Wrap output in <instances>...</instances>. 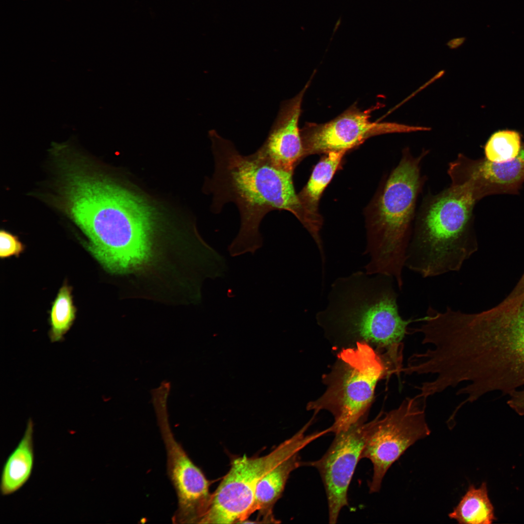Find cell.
<instances>
[{"label":"cell","mask_w":524,"mask_h":524,"mask_svg":"<svg viewBox=\"0 0 524 524\" xmlns=\"http://www.w3.org/2000/svg\"><path fill=\"white\" fill-rule=\"evenodd\" d=\"M412 155L407 148L371 206L367 225L365 266L370 275L393 278L403 287V272L413 232L417 198L425 181L421 171L426 154Z\"/></svg>","instance_id":"4"},{"label":"cell","mask_w":524,"mask_h":524,"mask_svg":"<svg viewBox=\"0 0 524 524\" xmlns=\"http://www.w3.org/2000/svg\"><path fill=\"white\" fill-rule=\"evenodd\" d=\"M33 433V423L29 419L22 438L3 465L0 483L2 495L18 491L32 474L34 462Z\"/></svg>","instance_id":"16"},{"label":"cell","mask_w":524,"mask_h":524,"mask_svg":"<svg viewBox=\"0 0 524 524\" xmlns=\"http://www.w3.org/2000/svg\"><path fill=\"white\" fill-rule=\"evenodd\" d=\"M65 208L88 239L87 249L108 272L145 267L161 255L153 210L139 196L82 164L61 174Z\"/></svg>","instance_id":"1"},{"label":"cell","mask_w":524,"mask_h":524,"mask_svg":"<svg viewBox=\"0 0 524 524\" xmlns=\"http://www.w3.org/2000/svg\"><path fill=\"white\" fill-rule=\"evenodd\" d=\"M426 403V399L418 394L406 397L396 409L381 412L369 422L361 459H369L373 464L370 493L379 491L387 471L409 447L430 435Z\"/></svg>","instance_id":"9"},{"label":"cell","mask_w":524,"mask_h":524,"mask_svg":"<svg viewBox=\"0 0 524 524\" xmlns=\"http://www.w3.org/2000/svg\"><path fill=\"white\" fill-rule=\"evenodd\" d=\"M303 465L304 462L300 460L299 452L296 453L276 464L261 479L256 488L253 511L259 512L262 523H277L273 507L281 497L290 474Z\"/></svg>","instance_id":"15"},{"label":"cell","mask_w":524,"mask_h":524,"mask_svg":"<svg viewBox=\"0 0 524 524\" xmlns=\"http://www.w3.org/2000/svg\"><path fill=\"white\" fill-rule=\"evenodd\" d=\"M72 288L65 283L60 288L51 307L49 336L51 342L62 341L76 317V309L72 299Z\"/></svg>","instance_id":"19"},{"label":"cell","mask_w":524,"mask_h":524,"mask_svg":"<svg viewBox=\"0 0 524 524\" xmlns=\"http://www.w3.org/2000/svg\"><path fill=\"white\" fill-rule=\"evenodd\" d=\"M476 202L451 185L426 196L415 219L405 267L424 278L460 270L477 249L472 229Z\"/></svg>","instance_id":"5"},{"label":"cell","mask_w":524,"mask_h":524,"mask_svg":"<svg viewBox=\"0 0 524 524\" xmlns=\"http://www.w3.org/2000/svg\"><path fill=\"white\" fill-rule=\"evenodd\" d=\"M373 108L361 111L353 105L324 124L309 123L300 130L304 155L347 151L377 135L423 130L413 127L370 120Z\"/></svg>","instance_id":"11"},{"label":"cell","mask_w":524,"mask_h":524,"mask_svg":"<svg viewBox=\"0 0 524 524\" xmlns=\"http://www.w3.org/2000/svg\"><path fill=\"white\" fill-rule=\"evenodd\" d=\"M521 136L515 131L504 130L493 133L486 143L485 158L496 163L510 161L519 154L522 147Z\"/></svg>","instance_id":"20"},{"label":"cell","mask_w":524,"mask_h":524,"mask_svg":"<svg viewBox=\"0 0 524 524\" xmlns=\"http://www.w3.org/2000/svg\"><path fill=\"white\" fill-rule=\"evenodd\" d=\"M394 279L357 271L331 284L328 304L316 319L333 348L339 351L358 343L371 346L387 365L402 363L409 326L419 319L400 315Z\"/></svg>","instance_id":"2"},{"label":"cell","mask_w":524,"mask_h":524,"mask_svg":"<svg viewBox=\"0 0 524 524\" xmlns=\"http://www.w3.org/2000/svg\"><path fill=\"white\" fill-rule=\"evenodd\" d=\"M24 245L17 236L4 229L0 231V257H18L24 250Z\"/></svg>","instance_id":"21"},{"label":"cell","mask_w":524,"mask_h":524,"mask_svg":"<svg viewBox=\"0 0 524 524\" xmlns=\"http://www.w3.org/2000/svg\"><path fill=\"white\" fill-rule=\"evenodd\" d=\"M475 359L489 392L509 394L524 385V291L486 310L477 328Z\"/></svg>","instance_id":"6"},{"label":"cell","mask_w":524,"mask_h":524,"mask_svg":"<svg viewBox=\"0 0 524 524\" xmlns=\"http://www.w3.org/2000/svg\"><path fill=\"white\" fill-rule=\"evenodd\" d=\"M507 404L520 415H524V390H515L509 394Z\"/></svg>","instance_id":"22"},{"label":"cell","mask_w":524,"mask_h":524,"mask_svg":"<svg viewBox=\"0 0 524 524\" xmlns=\"http://www.w3.org/2000/svg\"><path fill=\"white\" fill-rule=\"evenodd\" d=\"M363 418L347 429L335 434V438L320 459L304 462L318 471L327 495L328 520L336 524L341 510L348 505L349 486L365 444L369 422Z\"/></svg>","instance_id":"10"},{"label":"cell","mask_w":524,"mask_h":524,"mask_svg":"<svg viewBox=\"0 0 524 524\" xmlns=\"http://www.w3.org/2000/svg\"><path fill=\"white\" fill-rule=\"evenodd\" d=\"M157 416L166 451L167 473L178 498L172 520L176 524H199L212 500L209 482L176 441L166 414L159 410Z\"/></svg>","instance_id":"12"},{"label":"cell","mask_w":524,"mask_h":524,"mask_svg":"<svg viewBox=\"0 0 524 524\" xmlns=\"http://www.w3.org/2000/svg\"><path fill=\"white\" fill-rule=\"evenodd\" d=\"M212 142L214 170L207 179L205 190L212 195L211 210L218 213L227 203L237 206L240 229L233 245L252 246L261 242L260 223L269 212L285 210L295 216L310 231L313 223L305 212L295 192L293 172L274 165L258 149L253 154H241L230 140L213 130Z\"/></svg>","instance_id":"3"},{"label":"cell","mask_w":524,"mask_h":524,"mask_svg":"<svg viewBox=\"0 0 524 524\" xmlns=\"http://www.w3.org/2000/svg\"><path fill=\"white\" fill-rule=\"evenodd\" d=\"M388 377L381 358L370 345L358 343L338 353L330 371L323 377L327 388L318 399L309 403L307 410H321L334 417L328 427L334 434L366 418L378 382Z\"/></svg>","instance_id":"7"},{"label":"cell","mask_w":524,"mask_h":524,"mask_svg":"<svg viewBox=\"0 0 524 524\" xmlns=\"http://www.w3.org/2000/svg\"><path fill=\"white\" fill-rule=\"evenodd\" d=\"M417 353H416V354H417ZM415 361H416V357H415ZM415 364H416V363H415ZM416 370H417V368H416ZM417 372H418V371H417ZM420 375H421V374H420Z\"/></svg>","instance_id":"25"},{"label":"cell","mask_w":524,"mask_h":524,"mask_svg":"<svg viewBox=\"0 0 524 524\" xmlns=\"http://www.w3.org/2000/svg\"><path fill=\"white\" fill-rule=\"evenodd\" d=\"M524 291V274L511 293H518Z\"/></svg>","instance_id":"24"},{"label":"cell","mask_w":524,"mask_h":524,"mask_svg":"<svg viewBox=\"0 0 524 524\" xmlns=\"http://www.w3.org/2000/svg\"><path fill=\"white\" fill-rule=\"evenodd\" d=\"M448 517L458 524H492L496 519L486 483L483 482L478 488L470 485Z\"/></svg>","instance_id":"18"},{"label":"cell","mask_w":524,"mask_h":524,"mask_svg":"<svg viewBox=\"0 0 524 524\" xmlns=\"http://www.w3.org/2000/svg\"><path fill=\"white\" fill-rule=\"evenodd\" d=\"M466 39V37H459L450 40L447 45L451 49H456L462 45Z\"/></svg>","instance_id":"23"},{"label":"cell","mask_w":524,"mask_h":524,"mask_svg":"<svg viewBox=\"0 0 524 524\" xmlns=\"http://www.w3.org/2000/svg\"><path fill=\"white\" fill-rule=\"evenodd\" d=\"M447 173L451 185L462 188L476 201L491 195L516 193L524 182V144L515 159L501 163L459 154L449 163Z\"/></svg>","instance_id":"13"},{"label":"cell","mask_w":524,"mask_h":524,"mask_svg":"<svg viewBox=\"0 0 524 524\" xmlns=\"http://www.w3.org/2000/svg\"><path fill=\"white\" fill-rule=\"evenodd\" d=\"M309 83L295 97L282 103L266 139L259 148L276 167L293 173L304 156L298 122Z\"/></svg>","instance_id":"14"},{"label":"cell","mask_w":524,"mask_h":524,"mask_svg":"<svg viewBox=\"0 0 524 524\" xmlns=\"http://www.w3.org/2000/svg\"><path fill=\"white\" fill-rule=\"evenodd\" d=\"M311 425L310 422L307 423L266 455H244L233 459L229 472L213 493L209 508L200 524L244 523L254 513L256 488L262 476L281 461L323 435L321 431L306 434Z\"/></svg>","instance_id":"8"},{"label":"cell","mask_w":524,"mask_h":524,"mask_svg":"<svg viewBox=\"0 0 524 524\" xmlns=\"http://www.w3.org/2000/svg\"><path fill=\"white\" fill-rule=\"evenodd\" d=\"M346 152L343 150L328 153L316 165L307 184L298 195L305 212L320 229L322 221L318 213L319 199Z\"/></svg>","instance_id":"17"}]
</instances>
